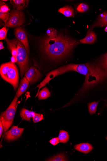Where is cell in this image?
Returning a JSON list of instances; mask_svg holds the SVG:
<instances>
[{"label":"cell","instance_id":"1","mask_svg":"<svg viewBox=\"0 0 107 161\" xmlns=\"http://www.w3.org/2000/svg\"><path fill=\"white\" fill-rule=\"evenodd\" d=\"M79 43L76 40L59 34L54 38H44L42 42L41 47L45 53L50 59L57 61L63 59L68 55Z\"/></svg>","mask_w":107,"mask_h":161},{"label":"cell","instance_id":"2","mask_svg":"<svg viewBox=\"0 0 107 161\" xmlns=\"http://www.w3.org/2000/svg\"><path fill=\"white\" fill-rule=\"evenodd\" d=\"M72 71L77 72L84 75L86 76V78L88 76L90 73L89 68L87 64L86 65L84 64H71L59 67L48 73L43 81L37 86L36 88L38 87L39 89L36 97L38 96L41 88L48 83L52 79L57 76Z\"/></svg>","mask_w":107,"mask_h":161},{"label":"cell","instance_id":"3","mask_svg":"<svg viewBox=\"0 0 107 161\" xmlns=\"http://www.w3.org/2000/svg\"><path fill=\"white\" fill-rule=\"evenodd\" d=\"M0 74L4 80L17 90L19 83V74L16 65L11 62L2 64L0 68Z\"/></svg>","mask_w":107,"mask_h":161},{"label":"cell","instance_id":"4","mask_svg":"<svg viewBox=\"0 0 107 161\" xmlns=\"http://www.w3.org/2000/svg\"><path fill=\"white\" fill-rule=\"evenodd\" d=\"M17 49L18 55L17 64L20 70L22 78L24 73L29 68V63L28 53L23 44L17 39L12 40Z\"/></svg>","mask_w":107,"mask_h":161},{"label":"cell","instance_id":"5","mask_svg":"<svg viewBox=\"0 0 107 161\" xmlns=\"http://www.w3.org/2000/svg\"><path fill=\"white\" fill-rule=\"evenodd\" d=\"M18 98L16 96L7 109L3 112L1 116V119L2 122L4 133L8 130L11 125L16 114V107Z\"/></svg>","mask_w":107,"mask_h":161},{"label":"cell","instance_id":"6","mask_svg":"<svg viewBox=\"0 0 107 161\" xmlns=\"http://www.w3.org/2000/svg\"><path fill=\"white\" fill-rule=\"evenodd\" d=\"M25 22L23 12L13 9L10 13V16L5 26L14 28L20 26Z\"/></svg>","mask_w":107,"mask_h":161},{"label":"cell","instance_id":"7","mask_svg":"<svg viewBox=\"0 0 107 161\" xmlns=\"http://www.w3.org/2000/svg\"><path fill=\"white\" fill-rule=\"evenodd\" d=\"M100 81L107 78V53L100 58L98 64L93 65Z\"/></svg>","mask_w":107,"mask_h":161},{"label":"cell","instance_id":"8","mask_svg":"<svg viewBox=\"0 0 107 161\" xmlns=\"http://www.w3.org/2000/svg\"><path fill=\"white\" fill-rule=\"evenodd\" d=\"M24 130V128L13 125L9 130L6 133L4 138L8 141L17 140L21 136Z\"/></svg>","mask_w":107,"mask_h":161},{"label":"cell","instance_id":"9","mask_svg":"<svg viewBox=\"0 0 107 161\" xmlns=\"http://www.w3.org/2000/svg\"><path fill=\"white\" fill-rule=\"evenodd\" d=\"M41 76L39 70L34 66L30 67L26 72L25 75V77L31 84L38 81Z\"/></svg>","mask_w":107,"mask_h":161},{"label":"cell","instance_id":"10","mask_svg":"<svg viewBox=\"0 0 107 161\" xmlns=\"http://www.w3.org/2000/svg\"><path fill=\"white\" fill-rule=\"evenodd\" d=\"M15 35L17 39L21 42L26 49L28 54H29V47L27 35L21 27H18L15 29Z\"/></svg>","mask_w":107,"mask_h":161},{"label":"cell","instance_id":"11","mask_svg":"<svg viewBox=\"0 0 107 161\" xmlns=\"http://www.w3.org/2000/svg\"><path fill=\"white\" fill-rule=\"evenodd\" d=\"M107 25V12L102 13L99 16L97 20L89 29L87 35L90 33L91 30L96 27H104Z\"/></svg>","mask_w":107,"mask_h":161},{"label":"cell","instance_id":"12","mask_svg":"<svg viewBox=\"0 0 107 161\" xmlns=\"http://www.w3.org/2000/svg\"><path fill=\"white\" fill-rule=\"evenodd\" d=\"M74 149L84 154H88L92 150L94 147L92 145L88 143H82L74 146Z\"/></svg>","mask_w":107,"mask_h":161},{"label":"cell","instance_id":"13","mask_svg":"<svg viewBox=\"0 0 107 161\" xmlns=\"http://www.w3.org/2000/svg\"><path fill=\"white\" fill-rule=\"evenodd\" d=\"M29 1L26 0L10 1V3L12 5L14 9L20 11L23 10L27 6Z\"/></svg>","mask_w":107,"mask_h":161},{"label":"cell","instance_id":"14","mask_svg":"<svg viewBox=\"0 0 107 161\" xmlns=\"http://www.w3.org/2000/svg\"><path fill=\"white\" fill-rule=\"evenodd\" d=\"M29 82L24 77L21 80L19 87L17 92L16 96L19 98L27 90L29 86Z\"/></svg>","mask_w":107,"mask_h":161},{"label":"cell","instance_id":"15","mask_svg":"<svg viewBox=\"0 0 107 161\" xmlns=\"http://www.w3.org/2000/svg\"><path fill=\"white\" fill-rule=\"evenodd\" d=\"M97 39L96 35L93 31H91L83 39L80 40V43L92 44Z\"/></svg>","mask_w":107,"mask_h":161},{"label":"cell","instance_id":"16","mask_svg":"<svg viewBox=\"0 0 107 161\" xmlns=\"http://www.w3.org/2000/svg\"><path fill=\"white\" fill-rule=\"evenodd\" d=\"M35 113L33 111H31L23 108L20 112V115L21 117L22 120L30 122V118H33Z\"/></svg>","mask_w":107,"mask_h":161},{"label":"cell","instance_id":"17","mask_svg":"<svg viewBox=\"0 0 107 161\" xmlns=\"http://www.w3.org/2000/svg\"><path fill=\"white\" fill-rule=\"evenodd\" d=\"M58 12L62 14L67 17H72L74 15V10L72 7L66 6L60 8Z\"/></svg>","mask_w":107,"mask_h":161},{"label":"cell","instance_id":"18","mask_svg":"<svg viewBox=\"0 0 107 161\" xmlns=\"http://www.w3.org/2000/svg\"><path fill=\"white\" fill-rule=\"evenodd\" d=\"M5 40L7 44L8 47L11 52L12 56L17 57L18 55L17 49L12 40H9L7 38Z\"/></svg>","mask_w":107,"mask_h":161},{"label":"cell","instance_id":"19","mask_svg":"<svg viewBox=\"0 0 107 161\" xmlns=\"http://www.w3.org/2000/svg\"><path fill=\"white\" fill-rule=\"evenodd\" d=\"M51 93L46 87H44L39 93L38 97L39 100L46 99L51 96Z\"/></svg>","mask_w":107,"mask_h":161},{"label":"cell","instance_id":"20","mask_svg":"<svg viewBox=\"0 0 107 161\" xmlns=\"http://www.w3.org/2000/svg\"><path fill=\"white\" fill-rule=\"evenodd\" d=\"M58 138L60 142L65 143L69 141V136L67 131L61 130L60 131Z\"/></svg>","mask_w":107,"mask_h":161},{"label":"cell","instance_id":"21","mask_svg":"<svg viewBox=\"0 0 107 161\" xmlns=\"http://www.w3.org/2000/svg\"><path fill=\"white\" fill-rule=\"evenodd\" d=\"M99 102V101H94L88 104V110L90 114H96Z\"/></svg>","mask_w":107,"mask_h":161},{"label":"cell","instance_id":"22","mask_svg":"<svg viewBox=\"0 0 107 161\" xmlns=\"http://www.w3.org/2000/svg\"><path fill=\"white\" fill-rule=\"evenodd\" d=\"M50 161H67V158L64 154H59L53 156L47 160Z\"/></svg>","mask_w":107,"mask_h":161},{"label":"cell","instance_id":"23","mask_svg":"<svg viewBox=\"0 0 107 161\" xmlns=\"http://www.w3.org/2000/svg\"><path fill=\"white\" fill-rule=\"evenodd\" d=\"M46 33L48 37L50 38H54L57 35L56 30L53 28H49L48 29Z\"/></svg>","mask_w":107,"mask_h":161},{"label":"cell","instance_id":"24","mask_svg":"<svg viewBox=\"0 0 107 161\" xmlns=\"http://www.w3.org/2000/svg\"><path fill=\"white\" fill-rule=\"evenodd\" d=\"M10 13V12L5 13L0 11V18L5 23V24L7 23L9 19Z\"/></svg>","mask_w":107,"mask_h":161},{"label":"cell","instance_id":"25","mask_svg":"<svg viewBox=\"0 0 107 161\" xmlns=\"http://www.w3.org/2000/svg\"><path fill=\"white\" fill-rule=\"evenodd\" d=\"M8 29L6 26H4L0 30V40H3L7 38V33Z\"/></svg>","mask_w":107,"mask_h":161},{"label":"cell","instance_id":"26","mask_svg":"<svg viewBox=\"0 0 107 161\" xmlns=\"http://www.w3.org/2000/svg\"><path fill=\"white\" fill-rule=\"evenodd\" d=\"M0 11L3 13H7L10 12V9L8 7L3 1H1Z\"/></svg>","mask_w":107,"mask_h":161},{"label":"cell","instance_id":"27","mask_svg":"<svg viewBox=\"0 0 107 161\" xmlns=\"http://www.w3.org/2000/svg\"><path fill=\"white\" fill-rule=\"evenodd\" d=\"M88 9V6L85 3H82L80 4L77 7V10L80 12L86 11Z\"/></svg>","mask_w":107,"mask_h":161},{"label":"cell","instance_id":"28","mask_svg":"<svg viewBox=\"0 0 107 161\" xmlns=\"http://www.w3.org/2000/svg\"><path fill=\"white\" fill-rule=\"evenodd\" d=\"M33 119L34 123L39 122L44 119L43 115L42 114L36 113Z\"/></svg>","mask_w":107,"mask_h":161},{"label":"cell","instance_id":"29","mask_svg":"<svg viewBox=\"0 0 107 161\" xmlns=\"http://www.w3.org/2000/svg\"><path fill=\"white\" fill-rule=\"evenodd\" d=\"M59 141L58 138H54L50 140V142L52 145L56 146L59 143Z\"/></svg>","mask_w":107,"mask_h":161},{"label":"cell","instance_id":"30","mask_svg":"<svg viewBox=\"0 0 107 161\" xmlns=\"http://www.w3.org/2000/svg\"><path fill=\"white\" fill-rule=\"evenodd\" d=\"M3 130L4 129L3 124L2 121L0 120V137H1L3 134Z\"/></svg>","mask_w":107,"mask_h":161},{"label":"cell","instance_id":"31","mask_svg":"<svg viewBox=\"0 0 107 161\" xmlns=\"http://www.w3.org/2000/svg\"><path fill=\"white\" fill-rule=\"evenodd\" d=\"M11 62L13 63H17V57L12 56L11 58Z\"/></svg>","mask_w":107,"mask_h":161},{"label":"cell","instance_id":"32","mask_svg":"<svg viewBox=\"0 0 107 161\" xmlns=\"http://www.w3.org/2000/svg\"><path fill=\"white\" fill-rule=\"evenodd\" d=\"M4 48L3 45V42H0V50H2Z\"/></svg>","mask_w":107,"mask_h":161},{"label":"cell","instance_id":"33","mask_svg":"<svg viewBox=\"0 0 107 161\" xmlns=\"http://www.w3.org/2000/svg\"><path fill=\"white\" fill-rule=\"evenodd\" d=\"M104 30L105 32H107V26L105 28Z\"/></svg>","mask_w":107,"mask_h":161},{"label":"cell","instance_id":"34","mask_svg":"<svg viewBox=\"0 0 107 161\" xmlns=\"http://www.w3.org/2000/svg\"><path fill=\"white\" fill-rule=\"evenodd\" d=\"M7 0H6V1H5V0H3V1H2L3 2H7Z\"/></svg>","mask_w":107,"mask_h":161},{"label":"cell","instance_id":"35","mask_svg":"<svg viewBox=\"0 0 107 161\" xmlns=\"http://www.w3.org/2000/svg\"><path fill=\"white\" fill-rule=\"evenodd\" d=\"M105 138L106 139L107 141V136H106V137H105Z\"/></svg>","mask_w":107,"mask_h":161},{"label":"cell","instance_id":"36","mask_svg":"<svg viewBox=\"0 0 107 161\" xmlns=\"http://www.w3.org/2000/svg\"></svg>","mask_w":107,"mask_h":161}]
</instances>
